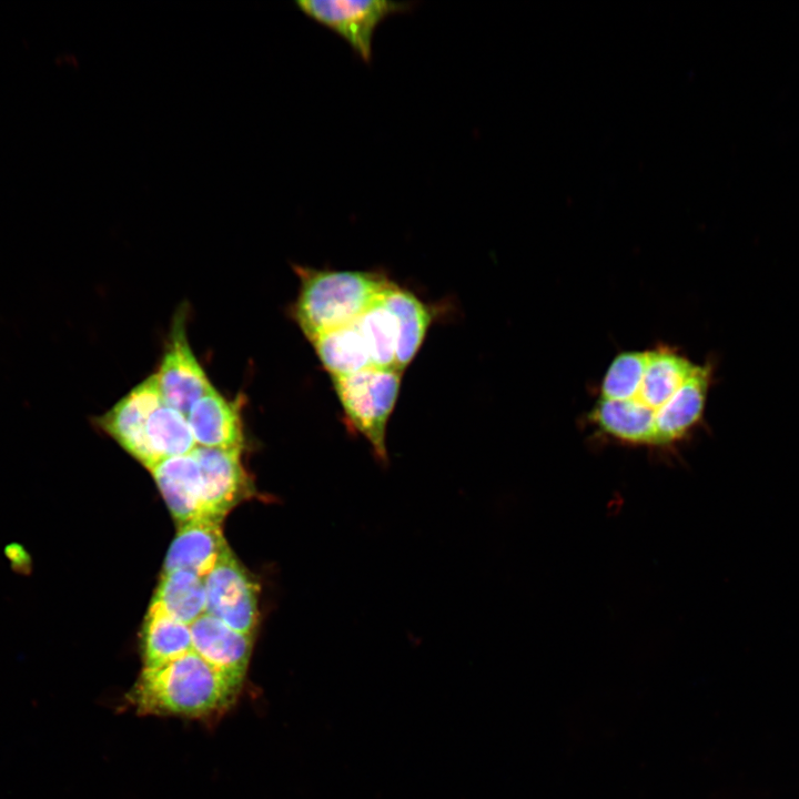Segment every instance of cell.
Returning <instances> with one entry per match:
<instances>
[{
	"instance_id": "1",
	"label": "cell",
	"mask_w": 799,
	"mask_h": 799,
	"mask_svg": "<svg viewBox=\"0 0 799 799\" xmlns=\"http://www.w3.org/2000/svg\"><path fill=\"white\" fill-rule=\"evenodd\" d=\"M700 364L669 346L645 351L643 372L623 401L598 398L589 419L597 429L621 444L653 446L659 414Z\"/></svg>"
},
{
	"instance_id": "2",
	"label": "cell",
	"mask_w": 799,
	"mask_h": 799,
	"mask_svg": "<svg viewBox=\"0 0 799 799\" xmlns=\"http://www.w3.org/2000/svg\"><path fill=\"white\" fill-rule=\"evenodd\" d=\"M241 682L230 678L193 650L155 667H143L128 694L140 715L199 718L224 710Z\"/></svg>"
},
{
	"instance_id": "3",
	"label": "cell",
	"mask_w": 799,
	"mask_h": 799,
	"mask_svg": "<svg viewBox=\"0 0 799 799\" xmlns=\"http://www.w3.org/2000/svg\"><path fill=\"white\" fill-rule=\"evenodd\" d=\"M300 289L292 317L310 340L356 322L391 285L381 272L294 265Z\"/></svg>"
},
{
	"instance_id": "4",
	"label": "cell",
	"mask_w": 799,
	"mask_h": 799,
	"mask_svg": "<svg viewBox=\"0 0 799 799\" xmlns=\"http://www.w3.org/2000/svg\"><path fill=\"white\" fill-rule=\"evenodd\" d=\"M403 371L368 367L332 376L346 425L371 445L375 458L388 464L386 428L397 402Z\"/></svg>"
},
{
	"instance_id": "5",
	"label": "cell",
	"mask_w": 799,
	"mask_h": 799,
	"mask_svg": "<svg viewBox=\"0 0 799 799\" xmlns=\"http://www.w3.org/2000/svg\"><path fill=\"white\" fill-rule=\"evenodd\" d=\"M296 7L310 19L341 37L365 63L373 58L374 34L390 16L411 11L414 1L300 0Z\"/></svg>"
},
{
	"instance_id": "6",
	"label": "cell",
	"mask_w": 799,
	"mask_h": 799,
	"mask_svg": "<svg viewBox=\"0 0 799 799\" xmlns=\"http://www.w3.org/2000/svg\"><path fill=\"white\" fill-rule=\"evenodd\" d=\"M185 315L184 307L175 313L155 372L163 402L184 415L199 398L214 388L189 344Z\"/></svg>"
},
{
	"instance_id": "7",
	"label": "cell",
	"mask_w": 799,
	"mask_h": 799,
	"mask_svg": "<svg viewBox=\"0 0 799 799\" xmlns=\"http://www.w3.org/2000/svg\"><path fill=\"white\" fill-rule=\"evenodd\" d=\"M203 579L205 614L239 633L253 636L259 618V587L232 550Z\"/></svg>"
},
{
	"instance_id": "8",
	"label": "cell",
	"mask_w": 799,
	"mask_h": 799,
	"mask_svg": "<svg viewBox=\"0 0 799 799\" xmlns=\"http://www.w3.org/2000/svg\"><path fill=\"white\" fill-rule=\"evenodd\" d=\"M163 403L155 373L135 385L94 424L148 469L155 459L146 441V423Z\"/></svg>"
},
{
	"instance_id": "9",
	"label": "cell",
	"mask_w": 799,
	"mask_h": 799,
	"mask_svg": "<svg viewBox=\"0 0 799 799\" xmlns=\"http://www.w3.org/2000/svg\"><path fill=\"white\" fill-rule=\"evenodd\" d=\"M242 448L196 446L205 517L221 520L249 494V479L241 462Z\"/></svg>"
},
{
	"instance_id": "10",
	"label": "cell",
	"mask_w": 799,
	"mask_h": 799,
	"mask_svg": "<svg viewBox=\"0 0 799 799\" xmlns=\"http://www.w3.org/2000/svg\"><path fill=\"white\" fill-rule=\"evenodd\" d=\"M221 520L198 518L179 525L163 573L188 570L204 578L231 552Z\"/></svg>"
},
{
	"instance_id": "11",
	"label": "cell",
	"mask_w": 799,
	"mask_h": 799,
	"mask_svg": "<svg viewBox=\"0 0 799 799\" xmlns=\"http://www.w3.org/2000/svg\"><path fill=\"white\" fill-rule=\"evenodd\" d=\"M192 649L210 665L242 684L253 636L239 633L208 614L190 625Z\"/></svg>"
},
{
	"instance_id": "12",
	"label": "cell",
	"mask_w": 799,
	"mask_h": 799,
	"mask_svg": "<svg viewBox=\"0 0 799 799\" xmlns=\"http://www.w3.org/2000/svg\"><path fill=\"white\" fill-rule=\"evenodd\" d=\"M186 418L196 446L242 448L244 435L241 400H227L215 388L199 398Z\"/></svg>"
},
{
	"instance_id": "13",
	"label": "cell",
	"mask_w": 799,
	"mask_h": 799,
	"mask_svg": "<svg viewBox=\"0 0 799 799\" xmlns=\"http://www.w3.org/2000/svg\"><path fill=\"white\" fill-rule=\"evenodd\" d=\"M149 471L179 524L205 517L200 469L192 452L163 458Z\"/></svg>"
},
{
	"instance_id": "14",
	"label": "cell",
	"mask_w": 799,
	"mask_h": 799,
	"mask_svg": "<svg viewBox=\"0 0 799 799\" xmlns=\"http://www.w3.org/2000/svg\"><path fill=\"white\" fill-rule=\"evenodd\" d=\"M383 302L396 318L398 328L396 366L404 371L421 348L433 315L426 303L393 282L384 292Z\"/></svg>"
},
{
	"instance_id": "15",
	"label": "cell",
	"mask_w": 799,
	"mask_h": 799,
	"mask_svg": "<svg viewBox=\"0 0 799 799\" xmlns=\"http://www.w3.org/2000/svg\"><path fill=\"white\" fill-rule=\"evenodd\" d=\"M190 626L151 601L142 631L143 667H155L192 651Z\"/></svg>"
},
{
	"instance_id": "16",
	"label": "cell",
	"mask_w": 799,
	"mask_h": 799,
	"mask_svg": "<svg viewBox=\"0 0 799 799\" xmlns=\"http://www.w3.org/2000/svg\"><path fill=\"white\" fill-rule=\"evenodd\" d=\"M310 342L331 377L373 367L367 345L356 322L320 335Z\"/></svg>"
},
{
	"instance_id": "17",
	"label": "cell",
	"mask_w": 799,
	"mask_h": 799,
	"mask_svg": "<svg viewBox=\"0 0 799 799\" xmlns=\"http://www.w3.org/2000/svg\"><path fill=\"white\" fill-rule=\"evenodd\" d=\"M152 603L174 619L190 626L206 611L204 579L188 570L165 572Z\"/></svg>"
},
{
	"instance_id": "18",
	"label": "cell",
	"mask_w": 799,
	"mask_h": 799,
	"mask_svg": "<svg viewBox=\"0 0 799 799\" xmlns=\"http://www.w3.org/2000/svg\"><path fill=\"white\" fill-rule=\"evenodd\" d=\"M145 433L155 463L190 454L196 447L186 415L164 402L149 417Z\"/></svg>"
},
{
	"instance_id": "19",
	"label": "cell",
	"mask_w": 799,
	"mask_h": 799,
	"mask_svg": "<svg viewBox=\"0 0 799 799\" xmlns=\"http://www.w3.org/2000/svg\"><path fill=\"white\" fill-rule=\"evenodd\" d=\"M356 323L367 345L372 366L397 368L398 328L394 314L383 302V295Z\"/></svg>"
},
{
	"instance_id": "20",
	"label": "cell",
	"mask_w": 799,
	"mask_h": 799,
	"mask_svg": "<svg viewBox=\"0 0 799 799\" xmlns=\"http://www.w3.org/2000/svg\"><path fill=\"white\" fill-rule=\"evenodd\" d=\"M9 560L10 568L18 575L29 576L33 569V560L30 553L19 543H9L3 549Z\"/></svg>"
}]
</instances>
